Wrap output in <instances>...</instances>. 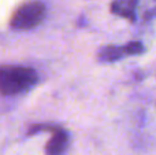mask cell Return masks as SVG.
<instances>
[{
	"mask_svg": "<svg viewBox=\"0 0 156 155\" xmlns=\"http://www.w3.org/2000/svg\"><path fill=\"white\" fill-rule=\"evenodd\" d=\"M37 82V74L25 66H2L0 67V93L5 96L25 92Z\"/></svg>",
	"mask_w": 156,
	"mask_h": 155,
	"instance_id": "cell-1",
	"label": "cell"
},
{
	"mask_svg": "<svg viewBox=\"0 0 156 155\" xmlns=\"http://www.w3.org/2000/svg\"><path fill=\"white\" fill-rule=\"evenodd\" d=\"M125 52V47H116V45H107L104 48L100 49L99 52V59L103 62H114V60L121 59Z\"/></svg>",
	"mask_w": 156,
	"mask_h": 155,
	"instance_id": "cell-5",
	"label": "cell"
},
{
	"mask_svg": "<svg viewBox=\"0 0 156 155\" xmlns=\"http://www.w3.org/2000/svg\"><path fill=\"white\" fill-rule=\"evenodd\" d=\"M67 142L69 137L65 131H62V129L55 131L51 140L48 142V144L45 147L47 155H60L67 147Z\"/></svg>",
	"mask_w": 156,
	"mask_h": 155,
	"instance_id": "cell-4",
	"label": "cell"
},
{
	"mask_svg": "<svg viewBox=\"0 0 156 155\" xmlns=\"http://www.w3.org/2000/svg\"><path fill=\"white\" fill-rule=\"evenodd\" d=\"M136 7H137V0H114L111 4V11L115 15L126 18L129 21H134Z\"/></svg>",
	"mask_w": 156,
	"mask_h": 155,
	"instance_id": "cell-3",
	"label": "cell"
},
{
	"mask_svg": "<svg viewBox=\"0 0 156 155\" xmlns=\"http://www.w3.org/2000/svg\"><path fill=\"white\" fill-rule=\"evenodd\" d=\"M125 52H126V55H138L144 52V45L138 41H132V43L125 45Z\"/></svg>",
	"mask_w": 156,
	"mask_h": 155,
	"instance_id": "cell-6",
	"label": "cell"
},
{
	"mask_svg": "<svg viewBox=\"0 0 156 155\" xmlns=\"http://www.w3.org/2000/svg\"><path fill=\"white\" fill-rule=\"evenodd\" d=\"M45 16V7L41 2H27L14 13L11 26L14 29L27 30L33 29L43 22Z\"/></svg>",
	"mask_w": 156,
	"mask_h": 155,
	"instance_id": "cell-2",
	"label": "cell"
}]
</instances>
